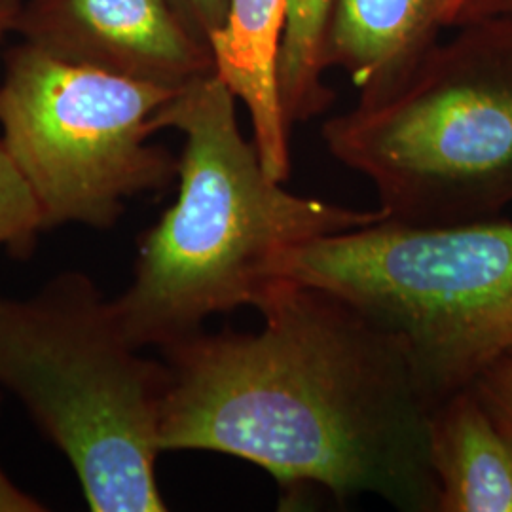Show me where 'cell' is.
Listing matches in <instances>:
<instances>
[{
    "label": "cell",
    "mask_w": 512,
    "mask_h": 512,
    "mask_svg": "<svg viewBox=\"0 0 512 512\" xmlns=\"http://www.w3.org/2000/svg\"><path fill=\"white\" fill-rule=\"evenodd\" d=\"M236 95L217 74L175 93L152 118L184 145L177 200L139 241L133 279L112 300L139 349H164L203 330L211 315L255 308L277 283L283 255L319 238L387 220L304 198L268 175L239 129Z\"/></svg>",
    "instance_id": "obj_2"
},
{
    "label": "cell",
    "mask_w": 512,
    "mask_h": 512,
    "mask_svg": "<svg viewBox=\"0 0 512 512\" xmlns=\"http://www.w3.org/2000/svg\"><path fill=\"white\" fill-rule=\"evenodd\" d=\"M277 277L336 294L401 336L433 406L512 351L511 220H382L296 247Z\"/></svg>",
    "instance_id": "obj_5"
},
{
    "label": "cell",
    "mask_w": 512,
    "mask_h": 512,
    "mask_svg": "<svg viewBox=\"0 0 512 512\" xmlns=\"http://www.w3.org/2000/svg\"><path fill=\"white\" fill-rule=\"evenodd\" d=\"M42 505L33 495L25 494L0 467V512H42Z\"/></svg>",
    "instance_id": "obj_15"
},
{
    "label": "cell",
    "mask_w": 512,
    "mask_h": 512,
    "mask_svg": "<svg viewBox=\"0 0 512 512\" xmlns=\"http://www.w3.org/2000/svg\"><path fill=\"white\" fill-rule=\"evenodd\" d=\"M42 232L37 202L0 143V247L25 256Z\"/></svg>",
    "instance_id": "obj_12"
},
{
    "label": "cell",
    "mask_w": 512,
    "mask_h": 512,
    "mask_svg": "<svg viewBox=\"0 0 512 512\" xmlns=\"http://www.w3.org/2000/svg\"><path fill=\"white\" fill-rule=\"evenodd\" d=\"M471 387L499 427L512 437V355L480 372Z\"/></svg>",
    "instance_id": "obj_13"
},
{
    "label": "cell",
    "mask_w": 512,
    "mask_h": 512,
    "mask_svg": "<svg viewBox=\"0 0 512 512\" xmlns=\"http://www.w3.org/2000/svg\"><path fill=\"white\" fill-rule=\"evenodd\" d=\"M336 0H287L277 84L283 116L293 129L310 122L334 103L325 84V48Z\"/></svg>",
    "instance_id": "obj_11"
},
{
    "label": "cell",
    "mask_w": 512,
    "mask_h": 512,
    "mask_svg": "<svg viewBox=\"0 0 512 512\" xmlns=\"http://www.w3.org/2000/svg\"><path fill=\"white\" fill-rule=\"evenodd\" d=\"M175 8L181 12L188 25L203 38L211 40L224 25L228 0H171Z\"/></svg>",
    "instance_id": "obj_14"
},
{
    "label": "cell",
    "mask_w": 512,
    "mask_h": 512,
    "mask_svg": "<svg viewBox=\"0 0 512 512\" xmlns=\"http://www.w3.org/2000/svg\"><path fill=\"white\" fill-rule=\"evenodd\" d=\"M285 18L287 0H228L224 25L209 40L215 74L249 110L260 162L279 183L291 177L293 131L277 84Z\"/></svg>",
    "instance_id": "obj_8"
},
{
    "label": "cell",
    "mask_w": 512,
    "mask_h": 512,
    "mask_svg": "<svg viewBox=\"0 0 512 512\" xmlns=\"http://www.w3.org/2000/svg\"><path fill=\"white\" fill-rule=\"evenodd\" d=\"M92 277L0 298V387L67 458L93 512H164L156 480L169 368L145 357Z\"/></svg>",
    "instance_id": "obj_4"
},
{
    "label": "cell",
    "mask_w": 512,
    "mask_h": 512,
    "mask_svg": "<svg viewBox=\"0 0 512 512\" xmlns=\"http://www.w3.org/2000/svg\"><path fill=\"white\" fill-rule=\"evenodd\" d=\"M179 90L76 65L19 42L0 74V143L29 186L42 232L109 230L131 198L162 192L179 160L150 145Z\"/></svg>",
    "instance_id": "obj_6"
},
{
    "label": "cell",
    "mask_w": 512,
    "mask_h": 512,
    "mask_svg": "<svg viewBox=\"0 0 512 512\" xmlns=\"http://www.w3.org/2000/svg\"><path fill=\"white\" fill-rule=\"evenodd\" d=\"M429 456L437 478V512H512V437L473 387L431 412Z\"/></svg>",
    "instance_id": "obj_10"
},
{
    "label": "cell",
    "mask_w": 512,
    "mask_h": 512,
    "mask_svg": "<svg viewBox=\"0 0 512 512\" xmlns=\"http://www.w3.org/2000/svg\"><path fill=\"white\" fill-rule=\"evenodd\" d=\"M509 355H512V351H511V353H509Z\"/></svg>",
    "instance_id": "obj_19"
},
{
    "label": "cell",
    "mask_w": 512,
    "mask_h": 512,
    "mask_svg": "<svg viewBox=\"0 0 512 512\" xmlns=\"http://www.w3.org/2000/svg\"><path fill=\"white\" fill-rule=\"evenodd\" d=\"M23 2L25 0H0V52L6 38L18 31Z\"/></svg>",
    "instance_id": "obj_17"
},
{
    "label": "cell",
    "mask_w": 512,
    "mask_h": 512,
    "mask_svg": "<svg viewBox=\"0 0 512 512\" xmlns=\"http://www.w3.org/2000/svg\"><path fill=\"white\" fill-rule=\"evenodd\" d=\"M469 4V0H446L444 6V27H454L461 10Z\"/></svg>",
    "instance_id": "obj_18"
},
{
    "label": "cell",
    "mask_w": 512,
    "mask_h": 512,
    "mask_svg": "<svg viewBox=\"0 0 512 512\" xmlns=\"http://www.w3.org/2000/svg\"><path fill=\"white\" fill-rule=\"evenodd\" d=\"M494 14H512V0H469V4L461 10L456 25L467 19L494 16Z\"/></svg>",
    "instance_id": "obj_16"
},
{
    "label": "cell",
    "mask_w": 512,
    "mask_h": 512,
    "mask_svg": "<svg viewBox=\"0 0 512 512\" xmlns=\"http://www.w3.org/2000/svg\"><path fill=\"white\" fill-rule=\"evenodd\" d=\"M446 0H336L325 65L342 69L359 99L391 90L437 42Z\"/></svg>",
    "instance_id": "obj_9"
},
{
    "label": "cell",
    "mask_w": 512,
    "mask_h": 512,
    "mask_svg": "<svg viewBox=\"0 0 512 512\" xmlns=\"http://www.w3.org/2000/svg\"><path fill=\"white\" fill-rule=\"evenodd\" d=\"M258 332L200 330L160 349L169 368L160 448L249 461L283 488L376 495L437 512L433 403L401 336L348 300L281 277Z\"/></svg>",
    "instance_id": "obj_1"
},
{
    "label": "cell",
    "mask_w": 512,
    "mask_h": 512,
    "mask_svg": "<svg viewBox=\"0 0 512 512\" xmlns=\"http://www.w3.org/2000/svg\"><path fill=\"white\" fill-rule=\"evenodd\" d=\"M456 27L399 84L321 129L391 222L495 219L512 203V14Z\"/></svg>",
    "instance_id": "obj_3"
},
{
    "label": "cell",
    "mask_w": 512,
    "mask_h": 512,
    "mask_svg": "<svg viewBox=\"0 0 512 512\" xmlns=\"http://www.w3.org/2000/svg\"><path fill=\"white\" fill-rule=\"evenodd\" d=\"M16 33L57 59L171 90L215 73L209 42L171 0H25Z\"/></svg>",
    "instance_id": "obj_7"
}]
</instances>
